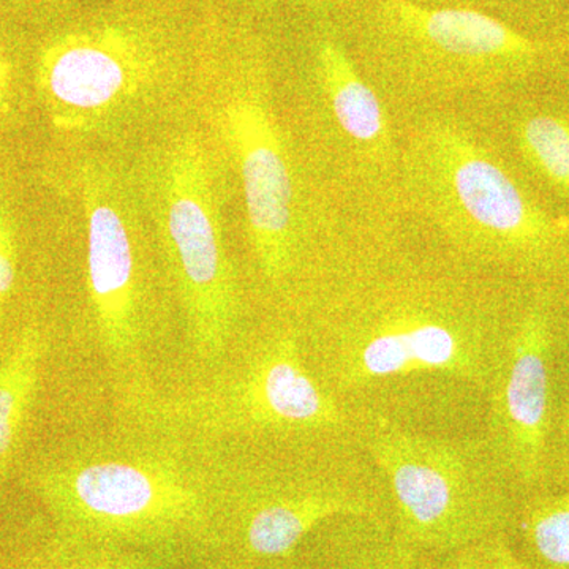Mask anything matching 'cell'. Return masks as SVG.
Here are the masks:
<instances>
[{
  "label": "cell",
  "mask_w": 569,
  "mask_h": 569,
  "mask_svg": "<svg viewBox=\"0 0 569 569\" xmlns=\"http://www.w3.org/2000/svg\"><path fill=\"white\" fill-rule=\"evenodd\" d=\"M531 287L460 263L413 231L367 250L298 313L310 362L361 413L406 421V397H481Z\"/></svg>",
  "instance_id": "6da1fadb"
},
{
  "label": "cell",
  "mask_w": 569,
  "mask_h": 569,
  "mask_svg": "<svg viewBox=\"0 0 569 569\" xmlns=\"http://www.w3.org/2000/svg\"><path fill=\"white\" fill-rule=\"evenodd\" d=\"M209 118L244 198L247 244L269 312L296 313L351 261L406 233L369 227L310 170L280 102L276 47L244 17L209 44Z\"/></svg>",
  "instance_id": "7a4b0ae2"
},
{
  "label": "cell",
  "mask_w": 569,
  "mask_h": 569,
  "mask_svg": "<svg viewBox=\"0 0 569 569\" xmlns=\"http://www.w3.org/2000/svg\"><path fill=\"white\" fill-rule=\"evenodd\" d=\"M397 122L410 230L479 272L569 296V217L535 192L477 111Z\"/></svg>",
  "instance_id": "3957f363"
},
{
  "label": "cell",
  "mask_w": 569,
  "mask_h": 569,
  "mask_svg": "<svg viewBox=\"0 0 569 569\" xmlns=\"http://www.w3.org/2000/svg\"><path fill=\"white\" fill-rule=\"evenodd\" d=\"M337 20L397 119L478 110L569 59V40L537 39L479 11L415 0H347Z\"/></svg>",
  "instance_id": "277c9868"
},
{
  "label": "cell",
  "mask_w": 569,
  "mask_h": 569,
  "mask_svg": "<svg viewBox=\"0 0 569 569\" xmlns=\"http://www.w3.org/2000/svg\"><path fill=\"white\" fill-rule=\"evenodd\" d=\"M343 516L389 523L387 493L359 440L238 441L219 463L201 546L213 569L298 559L313 531Z\"/></svg>",
  "instance_id": "5b68a950"
},
{
  "label": "cell",
  "mask_w": 569,
  "mask_h": 569,
  "mask_svg": "<svg viewBox=\"0 0 569 569\" xmlns=\"http://www.w3.org/2000/svg\"><path fill=\"white\" fill-rule=\"evenodd\" d=\"M299 21V110L283 114L310 170L356 219L387 233L410 230L395 112L362 73L337 17Z\"/></svg>",
  "instance_id": "8992f818"
},
{
  "label": "cell",
  "mask_w": 569,
  "mask_h": 569,
  "mask_svg": "<svg viewBox=\"0 0 569 569\" xmlns=\"http://www.w3.org/2000/svg\"><path fill=\"white\" fill-rule=\"evenodd\" d=\"M37 493L66 537L133 549L200 552L216 485L171 456L89 449L40 468Z\"/></svg>",
  "instance_id": "52a82bcc"
},
{
  "label": "cell",
  "mask_w": 569,
  "mask_h": 569,
  "mask_svg": "<svg viewBox=\"0 0 569 569\" xmlns=\"http://www.w3.org/2000/svg\"><path fill=\"white\" fill-rule=\"evenodd\" d=\"M359 445L387 493L389 527L418 553L508 533L518 493L479 436L448 437L361 413Z\"/></svg>",
  "instance_id": "ba28073f"
},
{
  "label": "cell",
  "mask_w": 569,
  "mask_h": 569,
  "mask_svg": "<svg viewBox=\"0 0 569 569\" xmlns=\"http://www.w3.org/2000/svg\"><path fill=\"white\" fill-rule=\"evenodd\" d=\"M217 168L197 134L157 149L142 167L141 187L176 280L187 328L203 358L230 355L249 331V305L220 220Z\"/></svg>",
  "instance_id": "9c48e42d"
},
{
  "label": "cell",
  "mask_w": 569,
  "mask_h": 569,
  "mask_svg": "<svg viewBox=\"0 0 569 569\" xmlns=\"http://www.w3.org/2000/svg\"><path fill=\"white\" fill-rule=\"evenodd\" d=\"M230 355L216 395L192 408L231 443L358 440L361 415L318 376L293 313L264 310Z\"/></svg>",
  "instance_id": "30bf717a"
},
{
  "label": "cell",
  "mask_w": 569,
  "mask_h": 569,
  "mask_svg": "<svg viewBox=\"0 0 569 569\" xmlns=\"http://www.w3.org/2000/svg\"><path fill=\"white\" fill-rule=\"evenodd\" d=\"M174 59V40L162 22L100 14L52 29L41 40L36 84L59 132H99L148 100Z\"/></svg>",
  "instance_id": "8fae6325"
},
{
  "label": "cell",
  "mask_w": 569,
  "mask_h": 569,
  "mask_svg": "<svg viewBox=\"0 0 569 569\" xmlns=\"http://www.w3.org/2000/svg\"><path fill=\"white\" fill-rule=\"evenodd\" d=\"M567 295L531 288L485 399L486 443L518 497L553 486L557 340Z\"/></svg>",
  "instance_id": "7c38bea8"
},
{
  "label": "cell",
  "mask_w": 569,
  "mask_h": 569,
  "mask_svg": "<svg viewBox=\"0 0 569 569\" xmlns=\"http://www.w3.org/2000/svg\"><path fill=\"white\" fill-rule=\"evenodd\" d=\"M80 189L88 233V290L104 347L132 353L141 340L142 272L140 233L122 182L104 164L81 168Z\"/></svg>",
  "instance_id": "4fadbf2b"
},
{
  "label": "cell",
  "mask_w": 569,
  "mask_h": 569,
  "mask_svg": "<svg viewBox=\"0 0 569 569\" xmlns=\"http://www.w3.org/2000/svg\"><path fill=\"white\" fill-rule=\"evenodd\" d=\"M567 62L473 110L535 192L565 217H569Z\"/></svg>",
  "instance_id": "5bb4252c"
},
{
  "label": "cell",
  "mask_w": 569,
  "mask_h": 569,
  "mask_svg": "<svg viewBox=\"0 0 569 569\" xmlns=\"http://www.w3.org/2000/svg\"><path fill=\"white\" fill-rule=\"evenodd\" d=\"M309 569H419L418 552L383 520L343 516L313 531L299 550Z\"/></svg>",
  "instance_id": "9a60e30c"
},
{
  "label": "cell",
  "mask_w": 569,
  "mask_h": 569,
  "mask_svg": "<svg viewBox=\"0 0 569 569\" xmlns=\"http://www.w3.org/2000/svg\"><path fill=\"white\" fill-rule=\"evenodd\" d=\"M183 552L173 549H133L66 537L0 549V569H176Z\"/></svg>",
  "instance_id": "2e32d148"
},
{
  "label": "cell",
  "mask_w": 569,
  "mask_h": 569,
  "mask_svg": "<svg viewBox=\"0 0 569 569\" xmlns=\"http://www.w3.org/2000/svg\"><path fill=\"white\" fill-rule=\"evenodd\" d=\"M508 535L535 569H569V485L520 497Z\"/></svg>",
  "instance_id": "e0dca14e"
},
{
  "label": "cell",
  "mask_w": 569,
  "mask_h": 569,
  "mask_svg": "<svg viewBox=\"0 0 569 569\" xmlns=\"http://www.w3.org/2000/svg\"><path fill=\"white\" fill-rule=\"evenodd\" d=\"M44 342L28 329L0 359V470L9 463L39 385Z\"/></svg>",
  "instance_id": "ac0fdd59"
},
{
  "label": "cell",
  "mask_w": 569,
  "mask_h": 569,
  "mask_svg": "<svg viewBox=\"0 0 569 569\" xmlns=\"http://www.w3.org/2000/svg\"><path fill=\"white\" fill-rule=\"evenodd\" d=\"M430 7L479 11L542 40H569V0H415Z\"/></svg>",
  "instance_id": "d6986e66"
},
{
  "label": "cell",
  "mask_w": 569,
  "mask_h": 569,
  "mask_svg": "<svg viewBox=\"0 0 569 569\" xmlns=\"http://www.w3.org/2000/svg\"><path fill=\"white\" fill-rule=\"evenodd\" d=\"M419 569H535L508 533L496 535L443 553H418Z\"/></svg>",
  "instance_id": "ffe728a7"
},
{
  "label": "cell",
  "mask_w": 569,
  "mask_h": 569,
  "mask_svg": "<svg viewBox=\"0 0 569 569\" xmlns=\"http://www.w3.org/2000/svg\"><path fill=\"white\" fill-rule=\"evenodd\" d=\"M569 485V299L561 310L557 340V408L553 433V486Z\"/></svg>",
  "instance_id": "44dd1931"
},
{
  "label": "cell",
  "mask_w": 569,
  "mask_h": 569,
  "mask_svg": "<svg viewBox=\"0 0 569 569\" xmlns=\"http://www.w3.org/2000/svg\"><path fill=\"white\" fill-rule=\"evenodd\" d=\"M17 224L9 201L0 197V309L9 301L17 280Z\"/></svg>",
  "instance_id": "7402d4cb"
},
{
  "label": "cell",
  "mask_w": 569,
  "mask_h": 569,
  "mask_svg": "<svg viewBox=\"0 0 569 569\" xmlns=\"http://www.w3.org/2000/svg\"><path fill=\"white\" fill-rule=\"evenodd\" d=\"M347 0H250L252 13L268 14L293 13L298 20L337 17Z\"/></svg>",
  "instance_id": "603a6c76"
},
{
  "label": "cell",
  "mask_w": 569,
  "mask_h": 569,
  "mask_svg": "<svg viewBox=\"0 0 569 569\" xmlns=\"http://www.w3.org/2000/svg\"><path fill=\"white\" fill-rule=\"evenodd\" d=\"M11 77H13L11 41L6 29L0 26V114L6 111L7 103H9Z\"/></svg>",
  "instance_id": "cb8c5ba5"
},
{
  "label": "cell",
  "mask_w": 569,
  "mask_h": 569,
  "mask_svg": "<svg viewBox=\"0 0 569 569\" xmlns=\"http://www.w3.org/2000/svg\"><path fill=\"white\" fill-rule=\"evenodd\" d=\"M7 6L33 14H47L62 9L69 0H2Z\"/></svg>",
  "instance_id": "d4e9b609"
},
{
  "label": "cell",
  "mask_w": 569,
  "mask_h": 569,
  "mask_svg": "<svg viewBox=\"0 0 569 569\" xmlns=\"http://www.w3.org/2000/svg\"><path fill=\"white\" fill-rule=\"evenodd\" d=\"M258 569H309L302 563V560L295 559L290 561H283V563L271 565V567L258 568Z\"/></svg>",
  "instance_id": "484cf974"
},
{
  "label": "cell",
  "mask_w": 569,
  "mask_h": 569,
  "mask_svg": "<svg viewBox=\"0 0 569 569\" xmlns=\"http://www.w3.org/2000/svg\"><path fill=\"white\" fill-rule=\"evenodd\" d=\"M567 66L569 67V61L567 62Z\"/></svg>",
  "instance_id": "4316f807"
},
{
  "label": "cell",
  "mask_w": 569,
  "mask_h": 569,
  "mask_svg": "<svg viewBox=\"0 0 569 569\" xmlns=\"http://www.w3.org/2000/svg\"><path fill=\"white\" fill-rule=\"evenodd\" d=\"M568 299H569V296H568Z\"/></svg>",
  "instance_id": "83f0119b"
}]
</instances>
